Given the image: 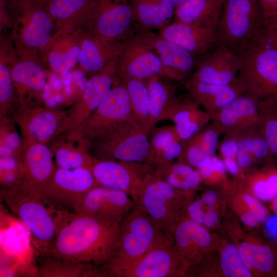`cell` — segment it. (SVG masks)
Returning <instances> with one entry per match:
<instances>
[{"label":"cell","mask_w":277,"mask_h":277,"mask_svg":"<svg viewBox=\"0 0 277 277\" xmlns=\"http://www.w3.org/2000/svg\"><path fill=\"white\" fill-rule=\"evenodd\" d=\"M216 1L222 2L223 3V2L224 1V0H216Z\"/></svg>","instance_id":"cell-59"},{"label":"cell","mask_w":277,"mask_h":277,"mask_svg":"<svg viewBox=\"0 0 277 277\" xmlns=\"http://www.w3.org/2000/svg\"><path fill=\"white\" fill-rule=\"evenodd\" d=\"M238 55L241 61L238 77L246 93L259 101L277 98V49L264 34Z\"/></svg>","instance_id":"cell-5"},{"label":"cell","mask_w":277,"mask_h":277,"mask_svg":"<svg viewBox=\"0 0 277 277\" xmlns=\"http://www.w3.org/2000/svg\"><path fill=\"white\" fill-rule=\"evenodd\" d=\"M273 163L267 164L266 169L251 180L254 195L262 201H271L277 195V169Z\"/></svg>","instance_id":"cell-35"},{"label":"cell","mask_w":277,"mask_h":277,"mask_svg":"<svg viewBox=\"0 0 277 277\" xmlns=\"http://www.w3.org/2000/svg\"><path fill=\"white\" fill-rule=\"evenodd\" d=\"M135 204L127 193L98 186L81 197L73 212L85 213L105 222L120 224Z\"/></svg>","instance_id":"cell-13"},{"label":"cell","mask_w":277,"mask_h":277,"mask_svg":"<svg viewBox=\"0 0 277 277\" xmlns=\"http://www.w3.org/2000/svg\"><path fill=\"white\" fill-rule=\"evenodd\" d=\"M128 93L130 110L139 128L148 135L153 129L147 88L144 80L129 79L123 82Z\"/></svg>","instance_id":"cell-27"},{"label":"cell","mask_w":277,"mask_h":277,"mask_svg":"<svg viewBox=\"0 0 277 277\" xmlns=\"http://www.w3.org/2000/svg\"><path fill=\"white\" fill-rule=\"evenodd\" d=\"M80 48L73 46L67 52L52 51L48 56V62L51 68L55 72L67 74L70 69L77 62Z\"/></svg>","instance_id":"cell-41"},{"label":"cell","mask_w":277,"mask_h":277,"mask_svg":"<svg viewBox=\"0 0 277 277\" xmlns=\"http://www.w3.org/2000/svg\"><path fill=\"white\" fill-rule=\"evenodd\" d=\"M241 219L245 225L251 227H255L259 222L254 214L249 211L243 213L241 216Z\"/></svg>","instance_id":"cell-53"},{"label":"cell","mask_w":277,"mask_h":277,"mask_svg":"<svg viewBox=\"0 0 277 277\" xmlns=\"http://www.w3.org/2000/svg\"><path fill=\"white\" fill-rule=\"evenodd\" d=\"M6 141L8 144L9 146L11 147H16L19 143V138L17 134L13 133L10 134Z\"/></svg>","instance_id":"cell-56"},{"label":"cell","mask_w":277,"mask_h":277,"mask_svg":"<svg viewBox=\"0 0 277 277\" xmlns=\"http://www.w3.org/2000/svg\"><path fill=\"white\" fill-rule=\"evenodd\" d=\"M166 120L174 125L195 122L206 126L211 122V117L191 97H176L168 111Z\"/></svg>","instance_id":"cell-30"},{"label":"cell","mask_w":277,"mask_h":277,"mask_svg":"<svg viewBox=\"0 0 277 277\" xmlns=\"http://www.w3.org/2000/svg\"><path fill=\"white\" fill-rule=\"evenodd\" d=\"M265 38L277 49V32H265Z\"/></svg>","instance_id":"cell-55"},{"label":"cell","mask_w":277,"mask_h":277,"mask_svg":"<svg viewBox=\"0 0 277 277\" xmlns=\"http://www.w3.org/2000/svg\"><path fill=\"white\" fill-rule=\"evenodd\" d=\"M166 4L171 6L173 7H175L182 3L185 0H162Z\"/></svg>","instance_id":"cell-57"},{"label":"cell","mask_w":277,"mask_h":277,"mask_svg":"<svg viewBox=\"0 0 277 277\" xmlns=\"http://www.w3.org/2000/svg\"><path fill=\"white\" fill-rule=\"evenodd\" d=\"M61 125L60 115L51 111L40 110L28 117L24 130L31 142L44 143L60 130Z\"/></svg>","instance_id":"cell-29"},{"label":"cell","mask_w":277,"mask_h":277,"mask_svg":"<svg viewBox=\"0 0 277 277\" xmlns=\"http://www.w3.org/2000/svg\"><path fill=\"white\" fill-rule=\"evenodd\" d=\"M258 107L260 128L275 161L277 160V98L268 97L260 100Z\"/></svg>","instance_id":"cell-33"},{"label":"cell","mask_w":277,"mask_h":277,"mask_svg":"<svg viewBox=\"0 0 277 277\" xmlns=\"http://www.w3.org/2000/svg\"><path fill=\"white\" fill-rule=\"evenodd\" d=\"M52 30V23L47 13L36 8L31 14L29 23L23 32V39L28 46L42 47L48 43Z\"/></svg>","instance_id":"cell-31"},{"label":"cell","mask_w":277,"mask_h":277,"mask_svg":"<svg viewBox=\"0 0 277 277\" xmlns=\"http://www.w3.org/2000/svg\"><path fill=\"white\" fill-rule=\"evenodd\" d=\"M92 0H51L47 6L48 13L53 17L64 19L78 13L87 16Z\"/></svg>","instance_id":"cell-37"},{"label":"cell","mask_w":277,"mask_h":277,"mask_svg":"<svg viewBox=\"0 0 277 277\" xmlns=\"http://www.w3.org/2000/svg\"><path fill=\"white\" fill-rule=\"evenodd\" d=\"M243 199L250 211L259 222H265L268 216L266 208L258 200L248 194H244Z\"/></svg>","instance_id":"cell-46"},{"label":"cell","mask_w":277,"mask_h":277,"mask_svg":"<svg viewBox=\"0 0 277 277\" xmlns=\"http://www.w3.org/2000/svg\"><path fill=\"white\" fill-rule=\"evenodd\" d=\"M136 28L158 31L170 24L174 7L162 0H130Z\"/></svg>","instance_id":"cell-24"},{"label":"cell","mask_w":277,"mask_h":277,"mask_svg":"<svg viewBox=\"0 0 277 277\" xmlns=\"http://www.w3.org/2000/svg\"><path fill=\"white\" fill-rule=\"evenodd\" d=\"M264 25L265 32H277V13L265 19Z\"/></svg>","instance_id":"cell-54"},{"label":"cell","mask_w":277,"mask_h":277,"mask_svg":"<svg viewBox=\"0 0 277 277\" xmlns=\"http://www.w3.org/2000/svg\"><path fill=\"white\" fill-rule=\"evenodd\" d=\"M166 236L184 259L194 256L197 250L207 247L211 243L206 227L188 217L181 220L179 216Z\"/></svg>","instance_id":"cell-21"},{"label":"cell","mask_w":277,"mask_h":277,"mask_svg":"<svg viewBox=\"0 0 277 277\" xmlns=\"http://www.w3.org/2000/svg\"><path fill=\"white\" fill-rule=\"evenodd\" d=\"M224 133L221 128L211 121L191 139L212 156L216 154L220 138Z\"/></svg>","instance_id":"cell-40"},{"label":"cell","mask_w":277,"mask_h":277,"mask_svg":"<svg viewBox=\"0 0 277 277\" xmlns=\"http://www.w3.org/2000/svg\"><path fill=\"white\" fill-rule=\"evenodd\" d=\"M239 56L227 46L217 44L196 66L191 78L206 83L225 85L238 78Z\"/></svg>","instance_id":"cell-16"},{"label":"cell","mask_w":277,"mask_h":277,"mask_svg":"<svg viewBox=\"0 0 277 277\" xmlns=\"http://www.w3.org/2000/svg\"><path fill=\"white\" fill-rule=\"evenodd\" d=\"M52 209L55 236L44 255L100 266L109 261L117 244L120 224L85 213Z\"/></svg>","instance_id":"cell-1"},{"label":"cell","mask_w":277,"mask_h":277,"mask_svg":"<svg viewBox=\"0 0 277 277\" xmlns=\"http://www.w3.org/2000/svg\"><path fill=\"white\" fill-rule=\"evenodd\" d=\"M217 213L211 208H209L208 210L205 212L202 225L206 227H212L217 223Z\"/></svg>","instance_id":"cell-50"},{"label":"cell","mask_w":277,"mask_h":277,"mask_svg":"<svg viewBox=\"0 0 277 277\" xmlns=\"http://www.w3.org/2000/svg\"><path fill=\"white\" fill-rule=\"evenodd\" d=\"M265 19L277 13V0H258Z\"/></svg>","instance_id":"cell-48"},{"label":"cell","mask_w":277,"mask_h":277,"mask_svg":"<svg viewBox=\"0 0 277 277\" xmlns=\"http://www.w3.org/2000/svg\"><path fill=\"white\" fill-rule=\"evenodd\" d=\"M21 163L23 177L16 187L36 192L49 181L55 168L50 149L41 143L29 145Z\"/></svg>","instance_id":"cell-20"},{"label":"cell","mask_w":277,"mask_h":277,"mask_svg":"<svg viewBox=\"0 0 277 277\" xmlns=\"http://www.w3.org/2000/svg\"><path fill=\"white\" fill-rule=\"evenodd\" d=\"M87 17L93 34L112 41L130 36L134 23L130 0H92Z\"/></svg>","instance_id":"cell-11"},{"label":"cell","mask_w":277,"mask_h":277,"mask_svg":"<svg viewBox=\"0 0 277 277\" xmlns=\"http://www.w3.org/2000/svg\"><path fill=\"white\" fill-rule=\"evenodd\" d=\"M235 160L240 170L250 167L254 161L251 152L247 149L239 147Z\"/></svg>","instance_id":"cell-47"},{"label":"cell","mask_w":277,"mask_h":277,"mask_svg":"<svg viewBox=\"0 0 277 277\" xmlns=\"http://www.w3.org/2000/svg\"><path fill=\"white\" fill-rule=\"evenodd\" d=\"M222 5L216 0H185L174 8L172 22L216 28Z\"/></svg>","instance_id":"cell-23"},{"label":"cell","mask_w":277,"mask_h":277,"mask_svg":"<svg viewBox=\"0 0 277 277\" xmlns=\"http://www.w3.org/2000/svg\"><path fill=\"white\" fill-rule=\"evenodd\" d=\"M43 256L45 259L34 273L36 276H105L102 266L67 261L50 255Z\"/></svg>","instance_id":"cell-25"},{"label":"cell","mask_w":277,"mask_h":277,"mask_svg":"<svg viewBox=\"0 0 277 277\" xmlns=\"http://www.w3.org/2000/svg\"><path fill=\"white\" fill-rule=\"evenodd\" d=\"M154 76L182 81L187 75L166 67L140 36L136 33L130 35L122 42L114 83H123L133 78L145 80Z\"/></svg>","instance_id":"cell-6"},{"label":"cell","mask_w":277,"mask_h":277,"mask_svg":"<svg viewBox=\"0 0 277 277\" xmlns=\"http://www.w3.org/2000/svg\"><path fill=\"white\" fill-rule=\"evenodd\" d=\"M117 56L86 82L81 102L64 120V130H78L107 97L114 83Z\"/></svg>","instance_id":"cell-14"},{"label":"cell","mask_w":277,"mask_h":277,"mask_svg":"<svg viewBox=\"0 0 277 277\" xmlns=\"http://www.w3.org/2000/svg\"><path fill=\"white\" fill-rule=\"evenodd\" d=\"M186 192L173 188L154 172L144 177L131 198L166 236L180 215L182 196Z\"/></svg>","instance_id":"cell-7"},{"label":"cell","mask_w":277,"mask_h":277,"mask_svg":"<svg viewBox=\"0 0 277 277\" xmlns=\"http://www.w3.org/2000/svg\"><path fill=\"white\" fill-rule=\"evenodd\" d=\"M93 141L97 159L155 165L148 135L136 124L127 125Z\"/></svg>","instance_id":"cell-8"},{"label":"cell","mask_w":277,"mask_h":277,"mask_svg":"<svg viewBox=\"0 0 277 277\" xmlns=\"http://www.w3.org/2000/svg\"><path fill=\"white\" fill-rule=\"evenodd\" d=\"M11 76L7 67L0 64V102L5 104L10 100L12 94Z\"/></svg>","instance_id":"cell-45"},{"label":"cell","mask_w":277,"mask_h":277,"mask_svg":"<svg viewBox=\"0 0 277 277\" xmlns=\"http://www.w3.org/2000/svg\"><path fill=\"white\" fill-rule=\"evenodd\" d=\"M271 201L272 210L274 214L277 215V195Z\"/></svg>","instance_id":"cell-58"},{"label":"cell","mask_w":277,"mask_h":277,"mask_svg":"<svg viewBox=\"0 0 277 277\" xmlns=\"http://www.w3.org/2000/svg\"><path fill=\"white\" fill-rule=\"evenodd\" d=\"M100 186L123 191L131 197L148 174L155 172L154 165L94 158L90 168Z\"/></svg>","instance_id":"cell-12"},{"label":"cell","mask_w":277,"mask_h":277,"mask_svg":"<svg viewBox=\"0 0 277 277\" xmlns=\"http://www.w3.org/2000/svg\"><path fill=\"white\" fill-rule=\"evenodd\" d=\"M250 151L254 161L264 162L266 164L274 163L275 161L260 126L254 129L251 133Z\"/></svg>","instance_id":"cell-43"},{"label":"cell","mask_w":277,"mask_h":277,"mask_svg":"<svg viewBox=\"0 0 277 277\" xmlns=\"http://www.w3.org/2000/svg\"><path fill=\"white\" fill-rule=\"evenodd\" d=\"M226 169L230 174L233 175H237L240 172L239 167L236 163L235 159L225 158L223 159Z\"/></svg>","instance_id":"cell-51"},{"label":"cell","mask_w":277,"mask_h":277,"mask_svg":"<svg viewBox=\"0 0 277 277\" xmlns=\"http://www.w3.org/2000/svg\"><path fill=\"white\" fill-rule=\"evenodd\" d=\"M189 96L211 116L239 96L246 93L240 79L225 85L200 82L191 77L185 84Z\"/></svg>","instance_id":"cell-19"},{"label":"cell","mask_w":277,"mask_h":277,"mask_svg":"<svg viewBox=\"0 0 277 277\" xmlns=\"http://www.w3.org/2000/svg\"><path fill=\"white\" fill-rule=\"evenodd\" d=\"M140 36L159 56L167 67L187 75L195 66V56L153 31L136 29Z\"/></svg>","instance_id":"cell-22"},{"label":"cell","mask_w":277,"mask_h":277,"mask_svg":"<svg viewBox=\"0 0 277 277\" xmlns=\"http://www.w3.org/2000/svg\"><path fill=\"white\" fill-rule=\"evenodd\" d=\"M170 242L141 207L134 206L120 223L116 247L103 265L107 276L129 267L155 247Z\"/></svg>","instance_id":"cell-2"},{"label":"cell","mask_w":277,"mask_h":277,"mask_svg":"<svg viewBox=\"0 0 277 277\" xmlns=\"http://www.w3.org/2000/svg\"><path fill=\"white\" fill-rule=\"evenodd\" d=\"M238 249L248 268H254L262 273H268L273 270L275 256L269 246L244 242L240 244Z\"/></svg>","instance_id":"cell-32"},{"label":"cell","mask_w":277,"mask_h":277,"mask_svg":"<svg viewBox=\"0 0 277 277\" xmlns=\"http://www.w3.org/2000/svg\"><path fill=\"white\" fill-rule=\"evenodd\" d=\"M55 157L57 167L69 170L81 167L90 169L94 159L85 152H80L68 147L58 148Z\"/></svg>","instance_id":"cell-38"},{"label":"cell","mask_w":277,"mask_h":277,"mask_svg":"<svg viewBox=\"0 0 277 277\" xmlns=\"http://www.w3.org/2000/svg\"><path fill=\"white\" fill-rule=\"evenodd\" d=\"M98 186L89 168L69 170L55 167L50 179L37 193L51 208L73 212L81 197Z\"/></svg>","instance_id":"cell-9"},{"label":"cell","mask_w":277,"mask_h":277,"mask_svg":"<svg viewBox=\"0 0 277 277\" xmlns=\"http://www.w3.org/2000/svg\"><path fill=\"white\" fill-rule=\"evenodd\" d=\"M239 149L238 133L227 131L224 133L220 140L217 151L222 159L225 158L235 159Z\"/></svg>","instance_id":"cell-44"},{"label":"cell","mask_w":277,"mask_h":277,"mask_svg":"<svg viewBox=\"0 0 277 277\" xmlns=\"http://www.w3.org/2000/svg\"><path fill=\"white\" fill-rule=\"evenodd\" d=\"M132 124H136L131 112L128 91L123 83H114L106 99L78 130L83 136L94 141Z\"/></svg>","instance_id":"cell-10"},{"label":"cell","mask_w":277,"mask_h":277,"mask_svg":"<svg viewBox=\"0 0 277 277\" xmlns=\"http://www.w3.org/2000/svg\"><path fill=\"white\" fill-rule=\"evenodd\" d=\"M157 34L194 56L206 55L217 44L216 28L172 22Z\"/></svg>","instance_id":"cell-18"},{"label":"cell","mask_w":277,"mask_h":277,"mask_svg":"<svg viewBox=\"0 0 277 277\" xmlns=\"http://www.w3.org/2000/svg\"><path fill=\"white\" fill-rule=\"evenodd\" d=\"M150 134L151 135L149 140L155 157V163L157 157L163 149L174 141H181L174 126L166 125L159 127L155 126Z\"/></svg>","instance_id":"cell-42"},{"label":"cell","mask_w":277,"mask_h":277,"mask_svg":"<svg viewBox=\"0 0 277 277\" xmlns=\"http://www.w3.org/2000/svg\"><path fill=\"white\" fill-rule=\"evenodd\" d=\"M183 150L177 162L187 164L199 170L209 162L211 155L207 153L191 138L183 143Z\"/></svg>","instance_id":"cell-39"},{"label":"cell","mask_w":277,"mask_h":277,"mask_svg":"<svg viewBox=\"0 0 277 277\" xmlns=\"http://www.w3.org/2000/svg\"><path fill=\"white\" fill-rule=\"evenodd\" d=\"M259 99L245 93L211 116V121L227 131L241 132L260 126Z\"/></svg>","instance_id":"cell-17"},{"label":"cell","mask_w":277,"mask_h":277,"mask_svg":"<svg viewBox=\"0 0 277 277\" xmlns=\"http://www.w3.org/2000/svg\"><path fill=\"white\" fill-rule=\"evenodd\" d=\"M203 204L211 208L215 203L217 200V195L213 190H208L204 193L201 199Z\"/></svg>","instance_id":"cell-52"},{"label":"cell","mask_w":277,"mask_h":277,"mask_svg":"<svg viewBox=\"0 0 277 277\" xmlns=\"http://www.w3.org/2000/svg\"><path fill=\"white\" fill-rule=\"evenodd\" d=\"M264 21L258 0H224L216 27L217 44L238 54L263 35Z\"/></svg>","instance_id":"cell-3"},{"label":"cell","mask_w":277,"mask_h":277,"mask_svg":"<svg viewBox=\"0 0 277 277\" xmlns=\"http://www.w3.org/2000/svg\"><path fill=\"white\" fill-rule=\"evenodd\" d=\"M265 222L267 235L272 240L277 241V215L268 217Z\"/></svg>","instance_id":"cell-49"},{"label":"cell","mask_w":277,"mask_h":277,"mask_svg":"<svg viewBox=\"0 0 277 277\" xmlns=\"http://www.w3.org/2000/svg\"><path fill=\"white\" fill-rule=\"evenodd\" d=\"M221 266L228 277H251L252 274L244 263L239 249L233 244L226 245L222 250Z\"/></svg>","instance_id":"cell-36"},{"label":"cell","mask_w":277,"mask_h":277,"mask_svg":"<svg viewBox=\"0 0 277 277\" xmlns=\"http://www.w3.org/2000/svg\"><path fill=\"white\" fill-rule=\"evenodd\" d=\"M2 200L27 226L33 244L44 255L53 241L56 225L53 211L36 192L19 187L1 191Z\"/></svg>","instance_id":"cell-4"},{"label":"cell","mask_w":277,"mask_h":277,"mask_svg":"<svg viewBox=\"0 0 277 277\" xmlns=\"http://www.w3.org/2000/svg\"><path fill=\"white\" fill-rule=\"evenodd\" d=\"M185 266V260L169 242L154 247L132 266L115 271L110 276H175Z\"/></svg>","instance_id":"cell-15"},{"label":"cell","mask_w":277,"mask_h":277,"mask_svg":"<svg viewBox=\"0 0 277 277\" xmlns=\"http://www.w3.org/2000/svg\"><path fill=\"white\" fill-rule=\"evenodd\" d=\"M154 167L155 173L176 189L191 191L202 181L198 170L184 163L174 161L164 162Z\"/></svg>","instance_id":"cell-26"},{"label":"cell","mask_w":277,"mask_h":277,"mask_svg":"<svg viewBox=\"0 0 277 277\" xmlns=\"http://www.w3.org/2000/svg\"><path fill=\"white\" fill-rule=\"evenodd\" d=\"M11 76L16 83L36 92L43 89L46 80L44 71L31 61H23L16 64L12 70Z\"/></svg>","instance_id":"cell-34"},{"label":"cell","mask_w":277,"mask_h":277,"mask_svg":"<svg viewBox=\"0 0 277 277\" xmlns=\"http://www.w3.org/2000/svg\"><path fill=\"white\" fill-rule=\"evenodd\" d=\"M163 78L154 76L144 80L149 95L151 123L154 127L158 122L166 120L168 111L176 98L173 87Z\"/></svg>","instance_id":"cell-28"}]
</instances>
